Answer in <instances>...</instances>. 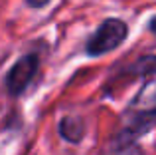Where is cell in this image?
<instances>
[{"label": "cell", "mask_w": 156, "mask_h": 155, "mask_svg": "<svg viewBox=\"0 0 156 155\" xmlns=\"http://www.w3.org/2000/svg\"><path fill=\"white\" fill-rule=\"evenodd\" d=\"M129 28L122 20L109 18L95 30L91 40L87 42V54L89 56H103L107 52H113L126 40Z\"/></svg>", "instance_id": "6da1fadb"}, {"label": "cell", "mask_w": 156, "mask_h": 155, "mask_svg": "<svg viewBox=\"0 0 156 155\" xmlns=\"http://www.w3.org/2000/svg\"><path fill=\"white\" fill-rule=\"evenodd\" d=\"M38 56L36 54H26L10 68V72L6 74V89L12 96H20L24 93V89L32 84L36 72H38Z\"/></svg>", "instance_id": "7a4b0ae2"}, {"label": "cell", "mask_w": 156, "mask_h": 155, "mask_svg": "<svg viewBox=\"0 0 156 155\" xmlns=\"http://www.w3.org/2000/svg\"><path fill=\"white\" fill-rule=\"evenodd\" d=\"M59 135L69 143H79L81 137L85 135V125L79 117L67 115L59 121Z\"/></svg>", "instance_id": "3957f363"}, {"label": "cell", "mask_w": 156, "mask_h": 155, "mask_svg": "<svg viewBox=\"0 0 156 155\" xmlns=\"http://www.w3.org/2000/svg\"><path fill=\"white\" fill-rule=\"evenodd\" d=\"M130 72L138 76H156V56H142L133 64Z\"/></svg>", "instance_id": "277c9868"}, {"label": "cell", "mask_w": 156, "mask_h": 155, "mask_svg": "<svg viewBox=\"0 0 156 155\" xmlns=\"http://www.w3.org/2000/svg\"><path fill=\"white\" fill-rule=\"evenodd\" d=\"M28 4H30L32 8H42V6H46L48 2H50V0H26Z\"/></svg>", "instance_id": "5b68a950"}, {"label": "cell", "mask_w": 156, "mask_h": 155, "mask_svg": "<svg viewBox=\"0 0 156 155\" xmlns=\"http://www.w3.org/2000/svg\"><path fill=\"white\" fill-rule=\"evenodd\" d=\"M150 30H152V32H156V18H152V20H150Z\"/></svg>", "instance_id": "8992f818"}]
</instances>
